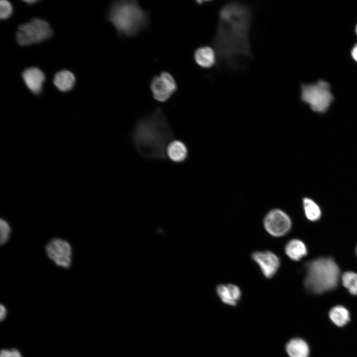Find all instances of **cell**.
Here are the masks:
<instances>
[{
    "mask_svg": "<svg viewBox=\"0 0 357 357\" xmlns=\"http://www.w3.org/2000/svg\"><path fill=\"white\" fill-rule=\"evenodd\" d=\"M303 206L306 218L311 221H316L321 217V210L318 205L312 199L304 198Z\"/></svg>",
    "mask_w": 357,
    "mask_h": 357,
    "instance_id": "obj_19",
    "label": "cell"
},
{
    "mask_svg": "<svg viewBox=\"0 0 357 357\" xmlns=\"http://www.w3.org/2000/svg\"><path fill=\"white\" fill-rule=\"evenodd\" d=\"M22 77L27 88L33 94L41 92L45 75L41 69L36 67L28 68L23 71Z\"/></svg>",
    "mask_w": 357,
    "mask_h": 357,
    "instance_id": "obj_11",
    "label": "cell"
},
{
    "mask_svg": "<svg viewBox=\"0 0 357 357\" xmlns=\"http://www.w3.org/2000/svg\"><path fill=\"white\" fill-rule=\"evenodd\" d=\"M0 357H22V356L17 349H4L0 351Z\"/></svg>",
    "mask_w": 357,
    "mask_h": 357,
    "instance_id": "obj_23",
    "label": "cell"
},
{
    "mask_svg": "<svg viewBox=\"0 0 357 357\" xmlns=\"http://www.w3.org/2000/svg\"><path fill=\"white\" fill-rule=\"evenodd\" d=\"M0 242L1 244H4L8 240L10 232V228L4 220L2 219L0 221Z\"/></svg>",
    "mask_w": 357,
    "mask_h": 357,
    "instance_id": "obj_22",
    "label": "cell"
},
{
    "mask_svg": "<svg viewBox=\"0 0 357 357\" xmlns=\"http://www.w3.org/2000/svg\"><path fill=\"white\" fill-rule=\"evenodd\" d=\"M188 154V148L186 144L180 139L175 138L167 146L166 155L168 160L173 163H183L187 159Z\"/></svg>",
    "mask_w": 357,
    "mask_h": 357,
    "instance_id": "obj_12",
    "label": "cell"
},
{
    "mask_svg": "<svg viewBox=\"0 0 357 357\" xmlns=\"http://www.w3.org/2000/svg\"><path fill=\"white\" fill-rule=\"evenodd\" d=\"M264 227L266 231L275 237H280L287 234L292 227V221L289 216L283 211L276 209L269 211L263 221Z\"/></svg>",
    "mask_w": 357,
    "mask_h": 357,
    "instance_id": "obj_8",
    "label": "cell"
},
{
    "mask_svg": "<svg viewBox=\"0 0 357 357\" xmlns=\"http://www.w3.org/2000/svg\"><path fill=\"white\" fill-rule=\"evenodd\" d=\"M304 283L310 292L320 294L335 288L339 282L340 269L330 257H321L306 264Z\"/></svg>",
    "mask_w": 357,
    "mask_h": 357,
    "instance_id": "obj_4",
    "label": "cell"
},
{
    "mask_svg": "<svg viewBox=\"0 0 357 357\" xmlns=\"http://www.w3.org/2000/svg\"><path fill=\"white\" fill-rule=\"evenodd\" d=\"M48 257L57 265L68 268L71 264V248L69 243L60 238H54L46 246Z\"/></svg>",
    "mask_w": 357,
    "mask_h": 357,
    "instance_id": "obj_9",
    "label": "cell"
},
{
    "mask_svg": "<svg viewBox=\"0 0 357 357\" xmlns=\"http://www.w3.org/2000/svg\"><path fill=\"white\" fill-rule=\"evenodd\" d=\"M196 63L203 68H210L217 64V56L213 47L204 46L196 49L194 53Z\"/></svg>",
    "mask_w": 357,
    "mask_h": 357,
    "instance_id": "obj_13",
    "label": "cell"
},
{
    "mask_svg": "<svg viewBox=\"0 0 357 357\" xmlns=\"http://www.w3.org/2000/svg\"><path fill=\"white\" fill-rule=\"evenodd\" d=\"M331 320L337 326L342 327L350 321L349 311L342 305H337L333 307L329 312Z\"/></svg>",
    "mask_w": 357,
    "mask_h": 357,
    "instance_id": "obj_18",
    "label": "cell"
},
{
    "mask_svg": "<svg viewBox=\"0 0 357 357\" xmlns=\"http://www.w3.org/2000/svg\"><path fill=\"white\" fill-rule=\"evenodd\" d=\"M252 16L251 8L238 1L227 3L221 8L212 43L217 67L242 69L245 67V60L252 58L249 39Z\"/></svg>",
    "mask_w": 357,
    "mask_h": 357,
    "instance_id": "obj_1",
    "label": "cell"
},
{
    "mask_svg": "<svg viewBox=\"0 0 357 357\" xmlns=\"http://www.w3.org/2000/svg\"><path fill=\"white\" fill-rule=\"evenodd\" d=\"M285 250L288 256L294 261H299L305 256L307 252L305 244L298 239L289 241L285 246Z\"/></svg>",
    "mask_w": 357,
    "mask_h": 357,
    "instance_id": "obj_17",
    "label": "cell"
},
{
    "mask_svg": "<svg viewBox=\"0 0 357 357\" xmlns=\"http://www.w3.org/2000/svg\"><path fill=\"white\" fill-rule=\"evenodd\" d=\"M108 20L120 36L130 38L147 28L149 13L136 0H118L113 2L107 15Z\"/></svg>",
    "mask_w": 357,
    "mask_h": 357,
    "instance_id": "obj_3",
    "label": "cell"
},
{
    "mask_svg": "<svg viewBox=\"0 0 357 357\" xmlns=\"http://www.w3.org/2000/svg\"><path fill=\"white\" fill-rule=\"evenodd\" d=\"M37 1H38V0H24V2H25L26 3H28V4H33V3H34L35 2H36Z\"/></svg>",
    "mask_w": 357,
    "mask_h": 357,
    "instance_id": "obj_26",
    "label": "cell"
},
{
    "mask_svg": "<svg viewBox=\"0 0 357 357\" xmlns=\"http://www.w3.org/2000/svg\"><path fill=\"white\" fill-rule=\"evenodd\" d=\"M75 80V76L71 71L62 70L56 73L53 82L60 91L65 92L73 87Z\"/></svg>",
    "mask_w": 357,
    "mask_h": 357,
    "instance_id": "obj_15",
    "label": "cell"
},
{
    "mask_svg": "<svg viewBox=\"0 0 357 357\" xmlns=\"http://www.w3.org/2000/svg\"><path fill=\"white\" fill-rule=\"evenodd\" d=\"M216 292L223 302L231 306L237 305L241 296L240 289L237 286L231 284L218 285Z\"/></svg>",
    "mask_w": 357,
    "mask_h": 357,
    "instance_id": "obj_14",
    "label": "cell"
},
{
    "mask_svg": "<svg viewBox=\"0 0 357 357\" xmlns=\"http://www.w3.org/2000/svg\"><path fill=\"white\" fill-rule=\"evenodd\" d=\"M343 286L348 290L349 293L357 296V273L348 271L345 272L342 276Z\"/></svg>",
    "mask_w": 357,
    "mask_h": 357,
    "instance_id": "obj_20",
    "label": "cell"
},
{
    "mask_svg": "<svg viewBox=\"0 0 357 357\" xmlns=\"http://www.w3.org/2000/svg\"><path fill=\"white\" fill-rule=\"evenodd\" d=\"M6 314V310L5 306L2 304H1L0 306V319L1 321L4 319Z\"/></svg>",
    "mask_w": 357,
    "mask_h": 357,
    "instance_id": "obj_24",
    "label": "cell"
},
{
    "mask_svg": "<svg viewBox=\"0 0 357 357\" xmlns=\"http://www.w3.org/2000/svg\"><path fill=\"white\" fill-rule=\"evenodd\" d=\"M300 96L301 100L308 104L312 110L319 113L326 111L333 100L330 85L324 80L302 84Z\"/></svg>",
    "mask_w": 357,
    "mask_h": 357,
    "instance_id": "obj_5",
    "label": "cell"
},
{
    "mask_svg": "<svg viewBox=\"0 0 357 357\" xmlns=\"http://www.w3.org/2000/svg\"><path fill=\"white\" fill-rule=\"evenodd\" d=\"M356 253H357V247H356Z\"/></svg>",
    "mask_w": 357,
    "mask_h": 357,
    "instance_id": "obj_28",
    "label": "cell"
},
{
    "mask_svg": "<svg viewBox=\"0 0 357 357\" xmlns=\"http://www.w3.org/2000/svg\"><path fill=\"white\" fill-rule=\"evenodd\" d=\"M175 138L174 131L161 107L137 119L130 137L138 154L147 160H167V146Z\"/></svg>",
    "mask_w": 357,
    "mask_h": 357,
    "instance_id": "obj_2",
    "label": "cell"
},
{
    "mask_svg": "<svg viewBox=\"0 0 357 357\" xmlns=\"http://www.w3.org/2000/svg\"><path fill=\"white\" fill-rule=\"evenodd\" d=\"M351 55L354 60L357 62V44L352 50Z\"/></svg>",
    "mask_w": 357,
    "mask_h": 357,
    "instance_id": "obj_25",
    "label": "cell"
},
{
    "mask_svg": "<svg viewBox=\"0 0 357 357\" xmlns=\"http://www.w3.org/2000/svg\"><path fill=\"white\" fill-rule=\"evenodd\" d=\"M286 350L290 357H308L309 354L307 344L300 338L291 340L286 345Z\"/></svg>",
    "mask_w": 357,
    "mask_h": 357,
    "instance_id": "obj_16",
    "label": "cell"
},
{
    "mask_svg": "<svg viewBox=\"0 0 357 357\" xmlns=\"http://www.w3.org/2000/svg\"><path fill=\"white\" fill-rule=\"evenodd\" d=\"M12 13V6L10 2L6 0L0 1V18L6 19L9 18Z\"/></svg>",
    "mask_w": 357,
    "mask_h": 357,
    "instance_id": "obj_21",
    "label": "cell"
},
{
    "mask_svg": "<svg viewBox=\"0 0 357 357\" xmlns=\"http://www.w3.org/2000/svg\"><path fill=\"white\" fill-rule=\"evenodd\" d=\"M52 34L51 27L46 21L34 18L18 26L16 39L19 45L26 46L42 42L50 38Z\"/></svg>",
    "mask_w": 357,
    "mask_h": 357,
    "instance_id": "obj_6",
    "label": "cell"
},
{
    "mask_svg": "<svg viewBox=\"0 0 357 357\" xmlns=\"http://www.w3.org/2000/svg\"><path fill=\"white\" fill-rule=\"evenodd\" d=\"M251 257L258 265L263 275L267 278L273 277L280 266L279 258L269 250L255 251L252 253Z\"/></svg>",
    "mask_w": 357,
    "mask_h": 357,
    "instance_id": "obj_10",
    "label": "cell"
},
{
    "mask_svg": "<svg viewBox=\"0 0 357 357\" xmlns=\"http://www.w3.org/2000/svg\"><path fill=\"white\" fill-rule=\"evenodd\" d=\"M150 89L154 99L158 102L168 101L178 89L174 77L167 71H162L154 76L150 83Z\"/></svg>",
    "mask_w": 357,
    "mask_h": 357,
    "instance_id": "obj_7",
    "label": "cell"
},
{
    "mask_svg": "<svg viewBox=\"0 0 357 357\" xmlns=\"http://www.w3.org/2000/svg\"><path fill=\"white\" fill-rule=\"evenodd\" d=\"M356 34H357V25L356 27Z\"/></svg>",
    "mask_w": 357,
    "mask_h": 357,
    "instance_id": "obj_27",
    "label": "cell"
}]
</instances>
